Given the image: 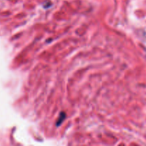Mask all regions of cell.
<instances>
[{"label": "cell", "instance_id": "1", "mask_svg": "<svg viewBox=\"0 0 146 146\" xmlns=\"http://www.w3.org/2000/svg\"><path fill=\"white\" fill-rule=\"evenodd\" d=\"M66 117V113L64 112H61V114H60V116H59V118H58V121L56 122V125L57 126H59L60 125H61V123H62L63 121L65 120Z\"/></svg>", "mask_w": 146, "mask_h": 146}]
</instances>
